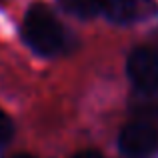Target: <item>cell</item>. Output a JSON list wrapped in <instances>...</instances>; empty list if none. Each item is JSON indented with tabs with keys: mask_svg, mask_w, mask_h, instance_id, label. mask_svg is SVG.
Segmentation results:
<instances>
[{
	"mask_svg": "<svg viewBox=\"0 0 158 158\" xmlns=\"http://www.w3.org/2000/svg\"><path fill=\"white\" fill-rule=\"evenodd\" d=\"M158 148V126L152 120L134 118L118 134V150L126 158H146Z\"/></svg>",
	"mask_w": 158,
	"mask_h": 158,
	"instance_id": "3",
	"label": "cell"
},
{
	"mask_svg": "<svg viewBox=\"0 0 158 158\" xmlns=\"http://www.w3.org/2000/svg\"><path fill=\"white\" fill-rule=\"evenodd\" d=\"M22 40L32 52L44 58L60 56L70 46V34L54 10L44 2H34L22 20Z\"/></svg>",
	"mask_w": 158,
	"mask_h": 158,
	"instance_id": "1",
	"label": "cell"
},
{
	"mask_svg": "<svg viewBox=\"0 0 158 158\" xmlns=\"http://www.w3.org/2000/svg\"><path fill=\"white\" fill-rule=\"evenodd\" d=\"M14 136V122L4 110H0V148L6 146Z\"/></svg>",
	"mask_w": 158,
	"mask_h": 158,
	"instance_id": "5",
	"label": "cell"
},
{
	"mask_svg": "<svg viewBox=\"0 0 158 158\" xmlns=\"http://www.w3.org/2000/svg\"><path fill=\"white\" fill-rule=\"evenodd\" d=\"M126 76L138 92L158 90V50L154 46H136L126 58Z\"/></svg>",
	"mask_w": 158,
	"mask_h": 158,
	"instance_id": "4",
	"label": "cell"
},
{
	"mask_svg": "<svg viewBox=\"0 0 158 158\" xmlns=\"http://www.w3.org/2000/svg\"><path fill=\"white\" fill-rule=\"evenodd\" d=\"M12 158H36V156H32V154H26V152H20V154H14Z\"/></svg>",
	"mask_w": 158,
	"mask_h": 158,
	"instance_id": "7",
	"label": "cell"
},
{
	"mask_svg": "<svg viewBox=\"0 0 158 158\" xmlns=\"http://www.w3.org/2000/svg\"><path fill=\"white\" fill-rule=\"evenodd\" d=\"M72 158H104L100 154L98 150H92V148H88V150H80V152H76Z\"/></svg>",
	"mask_w": 158,
	"mask_h": 158,
	"instance_id": "6",
	"label": "cell"
},
{
	"mask_svg": "<svg viewBox=\"0 0 158 158\" xmlns=\"http://www.w3.org/2000/svg\"><path fill=\"white\" fill-rule=\"evenodd\" d=\"M68 14L80 20H90L104 16L114 24H136L156 16V0H58Z\"/></svg>",
	"mask_w": 158,
	"mask_h": 158,
	"instance_id": "2",
	"label": "cell"
}]
</instances>
